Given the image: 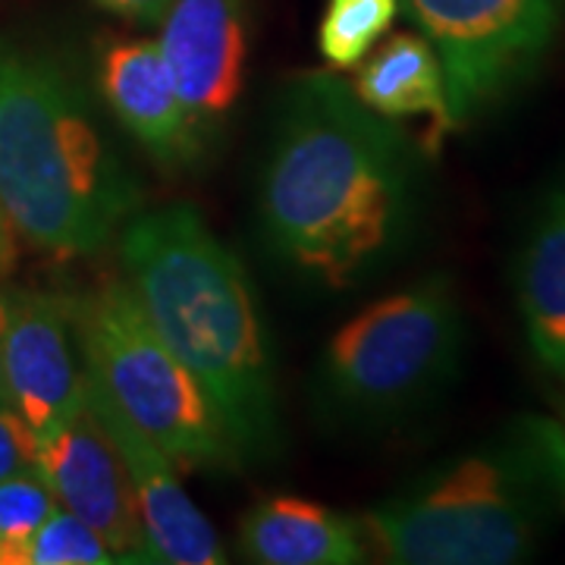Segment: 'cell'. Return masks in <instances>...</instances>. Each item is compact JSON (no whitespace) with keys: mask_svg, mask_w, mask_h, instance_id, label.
Here are the masks:
<instances>
[{"mask_svg":"<svg viewBox=\"0 0 565 565\" xmlns=\"http://www.w3.org/2000/svg\"><path fill=\"white\" fill-rule=\"evenodd\" d=\"M13 262H17V233L7 221V214L0 211V277L10 274Z\"/></svg>","mask_w":565,"mask_h":565,"instance_id":"cell-21","label":"cell"},{"mask_svg":"<svg viewBox=\"0 0 565 565\" xmlns=\"http://www.w3.org/2000/svg\"><path fill=\"white\" fill-rule=\"evenodd\" d=\"M107 13L120 17V20L139 22V25H158L167 13L170 0H95Z\"/></svg>","mask_w":565,"mask_h":565,"instance_id":"cell-20","label":"cell"},{"mask_svg":"<svg viewBox=\"0 0 565 565\" xmlns=\"http://www.w3.org/2000/svg\"><path fill=\"white\" fill-rule=\"evenodd\" d=\"M565 519V430L519 415L364 515L386 563L509 565L537 553Z\"/></svg>","mask_w":565,"mask_h":565,"instance_id":"cell-4","label":"cell"},{"mask_svg":"<svg viewBox=\"0 0 565 565\" xmlns=\"http://www.w3.org/2000/svg\"><path fill=\"white\" fill-rule=\"evenodd\" d=\"M98 85L122 129L158 163L182 167L204 151L207 141L182 104L158 41L122 39L104 44Z\"/></svg>","mask_w":565,"mask_h":565,"instance_id":"cell-12","label":"cell"},{"mask_svg":"<svg viewBox=\"0 0 565 565\" xmlns=\"http://www.w3.org/2000/svg\"><path fill=\"white\" fill-rule=\"evenodd\" d=\"M349 85L355 98L384 120L427 117L437 136L452 129L446 107L444 66L424 35L399 32L390 35L384 44H374L359 61L355 82Z\"/></svg>","mask_w":565,"mask_h":565,"instance_id":"cell-15","label":"cell"},{"mask_svg":"<svg viewBox=\"0 0 565 565\" xmlns=\"http://www.w3.org/2000/svg\"><path fill=\"white\" fill-rule=\"evenodd\" d=\"M57 509L39 465L0 481V565L20 563L22 546Z\"/></svg>","mask_w":565,"mask_h":565,"instance_id":"cell-18","label":"cell"},{"mask_svg":"<svg viewBox=\"0 0 565 565\" xmlns=\"http://www.w3.org/2000/svg\"><path fill=\"white\" fill-rule=\"evenodd\" d=\"M76 352L79 340L70 299L51 292L7 296V399L35 440H44L85 408V367Z\"/></svg>","mask_w":565,"mask_h":565,"instance_id":"cell-8","label":"cell"},{"mask_svg":"<svg viewBox=\"0 0 565 565\" xmlns=\"http://www.w3.org/2000/svg\"><path fill=\"white\" fill-rule=\"evenodd\" d=\"M245 559L262 565H355L367 559L364 525L299 497H274L243 519Z\"/></svg>","mask_w":565,"mask_h":565,"instance_id":"cell-13","label":"cell"},{"mask_svg":"<svg viewBox=\"0 0 565 565\" xmlns=\"http://www.w3.org/2000/svg\"><path fill=\"white\" fill-rule=\"evenodd\" d=\"M120 258L148 321L199 381L236 456H274L277 386L239 258L185 204L132 214L122 223Z\"/></svg>","mask_w":565,"mask_h":565,"instance_id":"cell-2","label":"cell"},{"mask_svg":"<svg viewBox=\"0 0 565 565\" xmlns=\"http://www.w3.org/2000/svg\"><path fill=\"white\" fill-rule=\"evenodd\" d=\"M3 337H7V296H0V403H10L3 381Z\"/></svg>","mask_w":565,"mask_h":565,"instance_id":"cell-22","label":"cell"},{"mask_svg":"<svg viewBox=\"0 0 565 565\" xmlns=\"http://www.w3.org/2000/svg\"><path fill=\"white\" fill-rule=\"evenodd\" d=\"M563 381H565V377H563Z\"/></svg>","mask_w":565,"mask_h":565,"instance_id":"cell-23","label":"cell"},{"mask_svg":"<svg viewBox=\"0 0 565 565\" xmlns=\"http://www.w3.org/2000/svg\"><path fill=\"white\" fill-rule=\"evenodd\" d=\"M85 377L129 424L151 437L177 468L239 462L221 415L199 381L151 327L126 280H107L70 299Z\"/></svg>","mask_w":565,"mask_h":565,"instance_id":"cell-5","label":"cell"},{"mask_svg":"<svg viewBox=\"0 0 565 565\" xmlns=\"http://www.w3.org/2000/svg\"><path fill=\"white\" fill-rule=\"evenodd\" d=\"M415 151L333 73H308L280 98L262 173L270 248L323 286H349L390 255L415 211Z\"/></svg>","mask_w":565,"mask_h":565,"instance_id":"cell-1","label":"cell"},{"mask_svg":"<svg viewBox=\"0 0 565 565\" xmlns=\"http://www.w3.org/2000/svg\"><path fill=\"white\" fill-rule=\"evenodd\" d=\"M444 66L452 129L534 79L563 25L565 0H408Z\"/></svg>","mask_w":565,"mask_h":565,"instance_id":"cell-7","label":"cell"},{"mask_svg":"<svg viewBox=\"0 0 565 565\" xmlns=\"http://www.w3.org/2000/svg\"><path fill=\"white\" fill-rule=\"evenodd\" d=\"M161 54L182 104L207 141L236 107L245 85L243 0H170L161 17Z\"/></svg>","mask_w":565,"mask_h":565,"instance_id":"cell-10","label":"cell"},{"mask_svg":"<svg viewBox=\"0 0 565 565\" xmlns=\"http://www.w3.org/2000/svg\"><path fill=\"white\" fill-rule=\"evenodd\" d=\"M141 204L82 85L54 57L0 44V211L47 255H95Z\"/></svg>","mask_w":565,"mask_h":565,"instance_id":"cell-3","label":"cell"},{"mask_svg":"<svg viewBox=\"0 0 565 565\" xmlns=\"http://www.w3.org/2000/svg\"><path fill=\"white\" fill-rule=\"evenodd\" d=\"M462 305L437 274L386 296L337 330L318 371L323 403L355 422H390L430 403L462 359Z\"/></svg>","mask_w":565,"mask_h":565,"instance_id":"cell-6","label":"cell"},{"mask_svg":"<svg viewBox=\"0 0 565 565\" xmlns=\"http://www.w3.org/2000/svg\"><path fill=\"white\" fill-rule=\"evenodd\" d=\"M35 465L57 505L95 527L114 546L120 563H148L139 505L126 465L88 405L39 440Z\"/></svg>","mask_w":565,"mask_h":565,"instance_id":"cell-9","label":"cell"},{"mask_svg":"<svg viewBox=\"0 0 565 565\" xmlns=\"http://www.w3.org/2000/svg\"><path fill=\"white\" fill-rule=\"evenodd\" d=\"M519 311L534 355L565 377V173L546 189L519 258Z\"/></svg>","mask_w":565,"mask_h":565,"instance_id":"cell-14","label":"cell"},{"mask_svg":"<svg viewBox=\"0 0 565 565\" xmlns=\"http://www.w3.org/2000/svg\"><path fill=\"white\" fill-rule=\"evenodd\" d=\"M85 405L110 434L139 505L148 563L221 565L223 544L177 478V462L136 424H129L98 386L85 377Z\"/></svg>","mask_w":565,"mask_h":565,"instance_id":"cell-11","label":"cell"},{"mask_svg":"<svg viewBox=\"0 0 565 565\" xmlns=\"http://www.w3.org/2000/svg\"><path fill=\"white\" fill-rule=\"evenodd\" d=\"M120 563L114 546L79 515L54 509L44 525L22 546L17 565H107Z\"/></svg>","mask_w":565,"mask_h":565,"instance_id":"cell-17","label":"cell"},{"mask_svg":"<svg viewBox=\"0 0 565 565\" xmlns=\"http://www.w3.org/2000/svg\"><path fill=\"white\" fill-rule=\"evenodd\" d=\"M396 7V0H327L318 32L323 61L333 70L359 66L364 54L393 25Z\"/></svg>","mask_w":565,"mask_h":565,"instance_id":"cell-16","label":"cell"},{"mask_svg":"<svg viewBox=\"0 0 565 565\" xmlns=\"http://www.w3.org/2000/svg\"><path fill=\"white\" fill-rule=\"evenodd\" d=\"M39 462V440L10 403H0V481Z\"/></svg>","mask_w":565,"mask_h":565,"instance_id":"cell-19","label":"cell"}]
</instances>
